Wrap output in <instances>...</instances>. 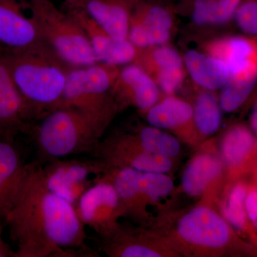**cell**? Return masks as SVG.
I'll list each match as a JSON object with an SVG mask.
<instances>
[{
    "label": "cell",
    "instance_id": "8992f818",
    "mask_svg": "<svg viewBox=\"0 0 257 257\" xmlns=\"http://www.w3.org/2000/svg\"><path fill=\"white\" fill-rule=\"evenodd\" d=\"M42 165L47 188L75 207L79 198L105 173L107 165L93 159H62Z\"/></svg>",
    "mask_w": 257,
    "mask_h": 257
},
{
    "label": "cell",
    "instance_id": "9a60e30c",
    "mask_svg": "<svg viewBox=\"0 0 257 257\" xmlns=\"http://www.w3.org/2000/svg\"><path fill=\"white\" fill-rule=\"evenodd\" d=\"M42 42L31 18L23 14L17 0H0V46L21 51Z\"/></svg>",
    "mask_w": 257,
    "mask_h": 257
},
{
    "label": "cell",
    "instance_id": "6da1fadb",
    "mask_svg": "<svg viewBox=\"0 0 257 257\" xmlns=\"http://www.w3.org/2000/svg\"><path fill=\"white\" fill-rule=\"evenodd\" d=\"M16 246L15 257L99 256L87 243L75 207L47 188L42 165L29 163L14 206L4 219Z\"/></svg>",
    "mask_w": 257,
    "mask_h": 257
},
{
    "label": "cell",
    "instance_id": "4dcf8cb0",
    "mask_svg": "<svg viewBox=\"0 0 257 257\" xmlns=\"http://www.w3.org/2000/svg\"><path fill=\"white\" fill-rule=\"evenodd\" d=\"M251 126L253 132L257 134V101L251 116Z\"/></svg>",
    "mask_w": 257,
    "mask_h": 257
},
{
    "label": "cell",
    "instance_id": "7402d4cb",
    "mask_svg": "<svg viewBox=\"0 0 257 257\" xmlns=\"http://www.w3.org/2000/svg\"><path fill=\"white\" fill-rule=\"evenodd\" d=\"M242 0H190L192 23L199 27L219 26L234 19Z\"/></svg>",
    "mask_w": 257,
    "mask_h": 257
},
{
    "label": "cell",
    "instance_id": "9c48e42d",
    "mask_svg": "<svg viewBox=\"0 0 257 257\" xmlns=\"http://www.w3.org/2000/svg\"><path fill=\"white\" fill-rule=\"evenodd\" d=\"M177 234L183 242L202 249H221L231 239L226 219L214 209L198 206L184 214L177 225Z\"/></svg>",
    "mask_w": 257,
    "mask_h": 257
},
{
    "label": "cell",
    "instance_id": "ac0fdd59",
    "mask_svg": "<svg viewBox=\"0 0 257 257\" xmlns=\"http://www.w3.org/2000/svg\"><path fill=\"white\" fill-rule=\"evenodd\" d=\"M202 50L224 62L231 74L257 65V42L250 37H216L206 42Z\"/></svg>",
    "mask_w": 257,
    "mask_h": 257
},
{
    "label": "cell",
    "instance_id": "ba28073f",
    "mask_svg": "<svg viewBox=\"0 0 257 257\" xmlns=\"http://www.w3.org/2000/svg\"><path fill=\"white\" fill-rule=\"evenodd\" d=\"M75 209L84 226L94 230L99 237L109 234L125 215L114 186L101 177L79 198Z\"/></svg>",
    "mask_w": 257,
    "mask_h": 257
},
{
    "label": "cell",
    "instance_id": "3957f363",
    "mask_svg": "<svg viewBox=\"0 0 257 257\" xmlns=\"http://www.w3.org/2000/svg\"><path fill=\"white\" fill-rule=\"evenodd\" d=\"M36 147L37 162L52 161L91 154L102 138L82 114L60 106L35 121L30 135Z\"/></svg>",
    "mask_w": 257,
    "mask_h": 257
},
{
    "label": "cell",
    "instance_id": "7a4b0ae2",
    "mask_svg": "<svg viewBox=\"0 0 257 257\" xmlns=\"http://www.w3.org/2000/svg\"><path fill=\"white\" fill-rule=\"evenodd\" d=\"M3 50L12 77L37 121L60 107L72 67L43 42L25 50Z\"/></svg>",
    "mask_w": 257,
    "mask_h": 257
},
{
    "label": "cell",
    "instance_id": "2e32d148",
    "mask_svg": "<svg viewBox=\"0 0 257 257\" xmlns=\"http://www.w3.org/2000/svg\"><path fill=\"white\" fill-rule=\"evenodd\" d=\"M28 165L24 163L15 142L0 137V220L4 221L14 206L26 177Z\"/></svg>",
    "mask_w": 257,
    "mask_h": 257
},
{
    "label": "cell",
    "instance_id": "603a6c76",
    "mask_svg": "<svg viewBox=\"0 0 257 257\" xmlns=\"http://www.w3.org/2000/svg\"><path fill=\"white\" fill-rule=\"evenodd\" d=\"M193 106L195 130L204 136L214 135L220 127L222 109L216 92L197 87Z\"/></svg>",
    "mask_w": 257,
    "mask_h": 257
},
{
    "label": "cell",
    "instance_id": "ffe728a7",
    "mask_svg": "<svg viewBox=\"0 0 257 257\" xmlns=\"http://www.w3.org/2000/svg\"><path fill=\"white\" fill-rule=\"evenodd\" d=\"M222 164L210 154H201L193 158L184 171L182 187L191 197H198L206 192L222 173Z\"/></svg>",
    "mask_w": 257,
    "mask_h": 257
},
{
    "label": "cell",
    "instance_id": "d4e9b609",
    "mask_svg": "<svg viewBox=\"0 0 257 257\" xmlns=\"http://www.w3.org/2000/svg\"><path fill=\"white\" fill-rule=\"evenodd\" d=\"M255 138L246 126L236 125L229 128L223 137L221 152L224 162L230 167H237L252 151Z\"/></svg>",
    "mask_w": 257,
    "mask_h": 257
},
{
    "label": "cell",
    "instance_id": "5bb4252c",
    "mask_svg": "<svg viewBox=\"0 0 257 257\" xmlns=\"http://www.w3.org/2000/svg\"><path fill=\"white\" fill-rule=\"evenodd\" d=\"M135 0H64V7L82 10L116 40H128Z\"/></svg>",
    "mask_w": 257,
    "mask_h": 257
},
{
    "label": "cell",
    "instance_id": "e0dca14e",
    "mask_svg": "<svg viewBox=\"0 0 257 257\" xmlns=\"http://www.w3.org/2000/svg\"><path fill=\"white\" fill-rule=\"evenodd\" d=\"M182 57L187 76L196 87L216 92L229 80L231 72L228 66L204 50L189 49Z\"/></svg>",
    "mask_w": 257,
    "mask_h": 257
},
{
    "label": "cell",
    "instance_id": "d6986e66",
    "mask_svg": "<svg viewBox=\"0 0 257 257\" xmlns=\"http://www.w3.org/2000/svg\"><path fill=\"white\" fill-rule=\"evenodd\" d=\"M143 114L149 124L161 130H179L194 126L192 104L175 94H163Z\"/></svg>",
    "mask_w": 257,
    "mask_h": 257
},
{
    "label": "cell",
    "instance_id": "83f0119b",
    "mask_svg": "<svg viewBox=\"0 0 257 257\" xmlns=\"http://www.w3.org/2000/svg\"><path fill=\"white\" fill-rule=\"evenodd\" d=\"M234 19L241 31L257 37V0H242Z\"/></svg>",
    "mask_w": 257,
    "mask_h": 257
},
{
    "label": "cell",
    "instance_id": "f1b7e54d",
    "mask_svg": "<svg viewBox=\"0 0 257 257\" xmlns=\"http://www.w3.org/2000/svg\"><path fill=\"white\" fill-rule=\"evenodd\" d=\"M246 216L257 229V189L247 192L245 199Z\"/></svg>",
    "mask_w": 257,
    "mask_h": 257
},
{
    "label": "cell",
    "instance_id": "4fadbf2b",
    "mask_svg": "<svg viewBox=\"0 0 257 257\" xmlns=\"http://www.w3.org/2000/svg\"><path fill=\"white\" fill-rule=\"evenodd\" d=\"M64 10L82 28L98 62L118 67L135 62L138 49L130 40H116L82 10L69 7Z\"/></svg>",
    "mask_w": 257,
    "mask_h": 257
},
{
    "label": "cell",
    "instance_id": "5b68a950",
    "mask_svg": "<svg viewBox=\"0 0 257 257\" xmlns=\"http://www.w3.org/2000/svg\"><path fill=\"white\" fill-rule=\"evenodd\" d=\"M31 18L42 41L72 67L97 62L92 46L75 19L52 0H30Z\"/></svg>",
    "mask_w": 257,
    "mask_h": 257
},
{
    "label": "cell",
    "instance_id": "30bf717a",
    "mask_svg": "<svg viewBox=\"0 0 257 257\" xmlns=\"http://www.w3.org/2000/svg\"><path fill=\"white\" fill-rule=\"evenodd\" d=\"M36 117L12 77L5 59L0 52V137L15 142L20 135H30Z\"/></svg>",
    "mask_w": 257,
    "mask_h": 257
},
{
    "label": "cell",
    "instance_id": "f546056e",
    "mask_svg": "<svg viewBox=\"0 0 257 257\" xmlns=\"http://www.w3.org/2000/svg\"><path fill=\"white\" fill-rule=\"evenodd\" d=\"M2 221L0 220V257H15V251L10 248L9 245L3 239Z\"/></svg>",
    "mask_w": 257,
    "mask_h": 257
},
{
    "label": "cell",
    "instance_id": "484cf974",
    "mask_svg": "<svg viewBox=\"0 0 257 257\" xmlns=\"http://www.w3.org/2000/svg\"><path fill=\"white\" fill-rule=\"evenodd\" d=\"M173 188V180L166 174L142 172L140 191L146 207L168 196Z\"/></svg>",
    "mask_w": 257,
    "mask_h": 257
},
{
    "label": "cell",
    "instance_id": "52a82bcc",
    "mask_svg": "<svg viewBox=\"0 0 257 257\" xmlns=\"http://www.w3.org/2000/svg\"><path fill=\"white\" fill-rule=\"evenodd\" d=\"M175 27L172 8L157 0H135L128 40L138 49L167 45Z\"/></svg>",
    "mask_w": 257,
    "mask_h": 257
},
{
    "label": "cell",
    "instance_id": "cb8c5ba5",
    "mask_svg": "<svg viewBox=\"0 0 257 257\" xmlns=\"http://www.w3.org/2000/svg\"><path fill=\"white\" fill-rule=\"evenodd\" d=\"M128 134L145 151L170 159L175 158L180 152V143L175 137L151 125L138 126Z\"/></svg>",
    "mask_w": 257,
    "mask_h": 257
},
{
    "label": "cell",
    "instance_id": "4316f807",
    "mask_svg": "<svg viewBox=\"0 0 257 257\" xmlns=\"http://www.w3.org/2000/svg\"><path fill=\"white\" fill-rule=\"evenodd\" d=\"M246 187L242 183L236 184L230 190L223 205L224 219L237 230H243L246 224Z\"/></svg>",
    "mask_w": 257,
    "mask_h": 257
},
{
    "label": "cell",
    "instance_id": "1f68e13d",
    "mask_svg": "<svg viewBox=\"0 0 257 257\" xmlns=\"http://www.w3.org/2000/svg\"><path fill=\"white\" fill-rule=\"evenodd\" d=\"M3 47H2L1 46H0V52H1V51H3Z\"/></svg>",
    "mask_w": 257,
    "mask_h": 257
},
{
    "label": "cell",
    "instance_id": "7c38bea8",
    "mask_svg": "<svg viewBox=\"0 0 257 257\" xmlns=\"http://www.w3.org/2000/svg\"><path fill=\"white\" fill-rule=\"evenodd\" d=\"M112 93L120 109L133 106L143 114L162 96L155 81L135 62L119 67L113 83Z\"/></svg>",
    "mask_w": 257,
    "mask_h": 257
},
{
    "label": "cell",
    "instance_id": "8fae6325",
    "mask_svg": "<svg viewBox=\"0 0 257 257\" xmlns=\"http://www.w3.org/2000/svg\"><path fill=\"white\" fill-rule=\"evenodd\" d=\"M135 63L157 83L162 94H176L187 76L183 57L169 44L138 49Z\"/></svg>",
    "mask_w": 257,
    "mask_h": 257
},
{
    "label": "cell",
    "instance_id": "44dd1931",
    "mask_svg": "<svg viewBox=\"0 0 257 257\" xmlns=\"http://www.w3.org/2000/svg\"><path fill=\"white\" fill-rule=\"evenodd\" d=\"M257 84V65L233 72L219 90V100L222 111L233 112L242 105Z\"/></svg>",
    "mask_w": 257,
    "mask_h": 257
},
{
    "label": "cell",
    "instance_id": "277c9868",
    "mask_svg": "<svg viewBox=\"0 0 257 257\" xmlns=\"http://www.w3.org/2000/svg\"><path fill=\"white\" fill-rule=\"evenodd\" d=\"M119 67L96 62L71 67L60 106L82 114L102 138L115 115L120 110L112 93Z\"/></svg>",
    "mask_w": 257,
    "mask_h": 257
}]
</instances>
